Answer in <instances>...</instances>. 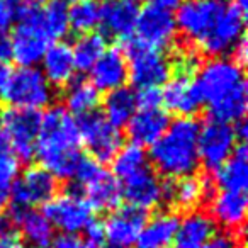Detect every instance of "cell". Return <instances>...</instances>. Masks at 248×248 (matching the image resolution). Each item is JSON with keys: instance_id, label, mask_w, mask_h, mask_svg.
Here are the masks:
<instances>
[{"instance_id": "13", "label": "cell", "mask_w": 248, "mask_h": 248, "mask_svg": "<svg viewBox=\"0 0 248 248\" xmlns=\"http://www.w3.org/2000/svg\"><path fill=\"white\" fill-rule=\"evenodd\" d=\"M135 34V39L140 45L156 49V51H163L175 43V17L169 11H163L155 5H146L141 11H138Z\"/></svg>"}, {"instance_id": "12", "label": "cell", "mask_w": 248, "mask_h": 248, "mask_svg": "<svg viewBox=\"0 0 248 248\" xmlns=\"http://www.w3.org/2000/svg\"><path fill=\"white\" fill-rule=\"evenodd\" d=\"M245 12L228 0L224 11L219 14L217 21L211 31L199 41V48L213 58H219L233 51L236 43L243 38Z\"/></svg>"}, {"instance_id": "7", "label": "cell", "mask_w": 248, "mask_h": 248, "mask_svg": "<svg viewBox=\"0 0 248 248\" xmlns=\"http://www.w3.org/2000/svg\"><path fill=\"white\" fill-rule=\"evenodd\" d=\"M43 214L51 223L53 230L56 228L63 231V234L83 233V230L93 219V211L77 189L56 194L45 204Z\"/></svg>"}, {"instance_id": "45", "label": "cell", "mask_w": 248, "mask_h": 248, "mask_svg": "<svg viewBox=\"0 0 248 248\" xmlns=\"http://www.w3.org/2000/svg\"><path fill=\"white\" fill-rule=\"evenodd\" d=\"M150 2H152L150 5H155V7H158V9L172 12V9H177L184 0H150Z\"/></svg>"}, {"instance_id": "11", "label": "cell", "mask_w": 248, "mask_h": 248, "mask_svg": "<svg viewBox=\"0 0 248 248\" xmlns=\"http://www.w3.org/2000/svg\"><path fill=\"white\" fill-rule=\"evenodd\" d=\"M238 145L236 133L233 124L223 123L217 119H209L201 126L197 150L199 162L209 170H216L233 155Z\"/></svg>"}, {"instance_id": "24", "label": "cell", "mask_w": 248, "mask_h": 248, "mask_svg": "<svg viewBox=\"0 0 248 248\" xmlns=\"http://www.w3.org/2000/svg\"><path fill=\"white\" fill-rule=\"evenodd\" d=\"M83 199L92 211L107 213L119 207L123 199L121 184L116 177L107 170L100 169L87 184H83Z\"/></svg>"}, {"instance_id": "34", "label": "cell", "mask_w": 248, "mask_h": 248, "mask_svg": "<svg viewBox=\"0 0 248 248\" xmlns=\"http://www.w3.org/2000/svg\"><path fill=\"white\" fill-rule=\"evenodd\" d=\"M99 22L100 7L92 0L80 2V4H75L68 9V26L77 34L82 36L93 32V29L99 26Z\"/></svg>"}, {"instance_id": "28", "label": "cell", "mask_w": 248, "mask_h": 248, "mask_svg": "<svg viewBox=\"0 0 248 248\" xmlns=\"http://www.w3.org/2000/svg\"><path fill=\"white\" fill-rule=\"evenodd\" d=\"M248 152L245 143H238L233 155L214 170V186L230 192H245L248 187Z\"/></svg>"}, {"instance_id": "48", "label": "cell", "mask_w": 248, "mask_h": 248, "mask_svg": "<svg viewBox=\"0 0 248 248\" xmlns=\"http://www.w3.org/2000/svg\"><path fill=\"white\" fill-rule=\"evenodd\" d=\"M5 2H7V4H11L12 5V7H17V5L19 4H22V0H5Z\"/></svg>"}, {"instance_id": "35", "label": "cell", "mask_w": 248, "mask_h": 248, "mask_svg": "<svg viewBox=\"0 0 248 248\" xmlns=\"http://www.w3.org/2000/svg\"><path fill=\"white\" fill-rule=\"evenodd\" d=\"M146 165H150V160L145 150L136 145H126L112 158V175L121 180Z\"/></svg>"}, {"instance_id": "2", "label": "cell", "mask_w": 248, "mask_h": 248, "mask_svg": "<svg viewBox=\"0 0 248 248\" xmlns=\"http://www.w3.org/2000/svg\"><path fill=\"white\" fill-rule=\"evenodd\" d=\"M34 156L56 180H73L82 160L77 121L62 106H53L41 114Z\"/></svg>"}, {"instance_id": "50", "label": "cell", "mask_w": 248, "mask_h": 248, "mask_svg": "<svg viewBox=\"0 0 248 248\" xmlns=\"http://www.w3.org/2000/svg\"><path fill=\"white\" fill-rule=\"evenodd\" d=\"M124 2H128V4H133V5H136L140 2V0H124Z\"/></svg>"}, {"instance_id": "20", "label": "cell", "mask_w": 248, "mask_h": 248, "mask_svg": "<svg viewBox=\"0 0 248 248\" xmlns=\"http://www.w3.org/2000/svg\"><path fill=\"white\" fill-rule=\"evenodd\" d=\"M89 72L92 78L90 83L99 92H112L116 89H121L126 85L129 78L126 56L117 48L106 49Z\"/></svg>"}, {"instance_id": "19", "label": "cell", "mask_w": 248, "mask_h": 248, "mask_svg": "<svg viewBox=\"0 0 248 248\" xmlns=\"http://www.w3.org/2000/svg\"><path fill=\"white\" fill-rule=\"evenodd\" d=\"M162 104L169 112L177 114L179 117H192L202 107V100L192 77L177 73L163 83Z\"/></svg>"}, {"instance_id": "1", "label": "cell", "mask_w": 248, "mask_h": 248, "mask_svg": "<svg viewBox=\"0 0 248 248\" xmlns=\"http://www.w3.org/2000/svg\"><path fill=\"white\" fill-rule=\"evenodd\" d=\"M194 80L202 104L209 109L211 119L236 124L247 114L248 87L243 66L231 58H213L199 68Z\"/></svg>"}, {"instance_id": "14", "label": "cell", "mask_w": 248, "mask_h": 248, "mask_svg": "<svg viewBox=\"0 0 248 248\" xmlns=\"http://www.w3.org/2000/svg\"><path fill=\"white\" fill-rule=\"evenodd\" d=\"M58 190V180L43 167H29L17 177L11 189L12 206L32 207L43 204L56 196Z\"/></svg>"}, {"instance_id": "31", "label": "cell", "mask_w": 248, "mask_h": 248, "mask_svg": "<svg viewBox=\"0 0 248 248\" xmlns=\"http://www.w3.org/2000/svg\"><path fill=\"white\" fill-rule=\"evenodd\" d=\"M68 9L65 0H48L39 9V21L49 41H60L68 34Z\"/></svg>"}, {"instance_id": "18", "label": "cell", "mask_w": 248, "mask_h": 248, "mask_svg": "<svg viewBox=\"0 0 248 248\" xmlns=\"http://www.w3.org/2000/svg\"><path fill=\"white\" fill-rule=\"evenodd\" d=\"M9 217L14 223L26 248H48L53 241V226L41 211L12 206Z\"/></svg>"}, {"instance_id": "36", "label": "cell", "mask_w": 248, "mask_h": 248, "mask_svg": "<svg viewBox=\"0 0 248 248\" xmlns=\"http://www.w3.org/2000/svg\"><path fill=\"white\" fill-rule=\"evenodd\" d=\"M204 248H245L243 233H231V231L214 233V236L207 241Z\"/></svg>"}, {"instance_id": "9", "label": "cell", "mask_w": 248, "mask_h": 248, "mask_svg": "<svg viewBox=\"0 0 248 248\" xmlns=\"http://www.w3.org/2000/svg\"><path fill=\"white\" fill-rule=\"evenodd\" d=\"M80 143L85 145L97 163L112 162V158L123 148V136L119 129L106 121L100 112H90L77 121Z\"/></svg>"}, {"instance_id": "23", "label": "cell", "mask_w": 248, "mask_h": 248, "mask_svg": "<svg viewBox=\"0 0 248 248\" xmlns=\"http://www.w3.org/2000/svg\"><path fill=\"white\" fill-rule=\"evenodd\" d=\"M170 117L162 109H140L126 124L128 138L131 145L136 146H153L162 135L167 131Z\"/></svg>"}, {"instance_id": "21", "label": "cell", "mask_w": 248, "mask_h": 248, "mask_svg": "<svg viewBox=\"0 0 248 248\" xmlns=\"http://www.w3.org/2000/svg\"><path fill=\"white\" fill-rule=\"evenodd\" d=\"M209 216L231 233H243L247 217V196L245 192L219 190L214 192L209 202Z\"/></svg>"}, {"instance_id": "41", "label": "cell", "mask_w": 248, "mask_h": 248, "mask_svg": "<svg viewBox=\"0 0 248 248\" xmlns=\"http://www.w3.org/2000/svg\"><path fill=\"white\" fill-rule=\"evenodd\" d=\"M48 248H87V245L77 234H62L58 238H53Z\"/></svg>"}, {"instance_id": "5", "label": "cell", "mask_w": 248, "mask_h": 248, "mask_svg": "<svg viewBox=\"0 0 248 248\" xmlns=\"http://www.w3.org/2000/svg\"><path fill=\"white\" fill-rule=\"evenodd\" d=\"M123 53L128 62V77L138 89H158L172 77V62L162 51L128 39Z\"/></svg>"}, {"instance_id": "43", "label": "cell", "mask_w": 248, "mask_h": 248, "mask_svg": "<svg viewBox=\"0 0 248 248\" xmlns=\"http://www.w3.org/2000/svg\"><path fill=\"white\" fill-rule=\"evenodd\" d=\"M0 248H26L17 231L0 236Z\"/></svg>"}, {"instance_id": "8", "label": "cell", "mask_w": 248, "mask_h": 248, "mask_svg": "<svg viewBox=\"0 0 248 248\" xmlns=\"http://www.w3.org/2000/svg\"><path fill=\"white\" fill-rule=\"evenodd\" d=\"M41 114L38 110L7 109L0 114V128L17 160L29 162L34 156Z\"/></svg>"}, {"instance_id": "32", "label": "cell", "mask_w": 248, "mask_h": 248, "mask_svg": "<svg viewBox=\"0 0 248 248\" xmlns=\"http://www.w3.org/2000/svg\"><path fill=\"white\" fill-rule=\"evenodd\" d=\"M107 49V43L100 32H89V34H82L77 43L73 45L72 53L73 60H75V66L80 72L90 70L95 62L104 55Z\"/></svg>"}, {"instance_id": "46", "label": "cell", "mask_w": 248, "mask_h": 248, "mask_svg": "<svg viewBox=\"0 0 248 248\" xmlns=\"http://www.w3.org/2000/svg\"><path fill=\"white\" fill-rule=\"evenodd\" d=\"M9 75H11V70H9L7 65H0V95L4 92L5 85H7Z\"/></svg>"}, {"instance_id": "39", "label": "cell", "mask_w": 248, "mask_h": 248, "mask_svg": "<svg viewBox=\"0 0 248 248\" xmlns=\"http://www.w3.org/2000/svg\"><path fill=\"white\" fill-rule=\"evenodd\" d=\"M136 106L140 109H160L162 106V90L140 89L136 93Z\"/></svg>"}, {"instance_id": "29", "label": "cell", "mask_w": 248, "mask_h": 248, "mask_svg": "<svg viewBox=\"0 0 248 248\" xmlns=\"http://www.w3.org/2000/svg\"><path fill=\"white\" fill-rule=\"evenodd\" d=\"M136 110H138L136 93L129 87H121L112 92H107L106 99H104L102 116L116 129L124 128L129 123V119L135 116Z\"/></svg>"}, {"instance_id": "44", "label": "cell", "mask_w": 248, "mask_h": 248, "mask_svg": "<svg viewBox=\"0 0 248 248\" xmlns=\"http://www.w3.org/2000/svg\"><path fill=\"white\" fill-rule=\"evenodd\" d=\"M233 58L231 60H234V62L238 63L240 66H243V63L247 62V56H248V51H247V39H245V36L240 39V41L236 43V46L233 48Z\"/></svg>"}, {"instance_id": "25", "label": "cell", "mask_w": 248, "mask_h": 248, "mask_svg": "<svg viewBox=\"0 0 248 248\" xmlns=\"http://www.w3.org/2000/svg\"><path fill=\"white\" fill-rule=\"evenodd\" d=\"M75 60L72 46L56 41L48 46L41 60V73L51 87H66L75 78Z\"/></svg>"}, {"instance_id": "38", "label": "cell", "mask_w": 248, "mask_h": 248, "mask_svg": "<svg viewBox=\"0 0 248 248\" xmlns=\"http://www.w3.org/2000/svg\"><path fill=\"white\" fill-rule=\"evenodd\" d=\"M85 238H82L87 248H104L106 247V233H104V224L100 221L92 219L89 226L83 230Z\"/></svg>"}, {"instance_id": "30", "label": "cell", "mask_w": 248, "mask_h": 248, "mask_svg": "<svg viewBox=\"0 0 248 248\" xmlns=\"http://www.w3.org/2000/svg\"><path fill=\"white\" fill-rule=\"evenodd\" d=\"M63 100H65V110L82 117L85 114L95 112L97 106L100 104V92L89 80L73 78L65 87Z\"/></svg>"}, {"instance_id": "42", "label": "cell", "mask_w": 248, "mask_h": 248, "mask_svg": "<svg viewBox=\"0 0 248 248\" xmlns=\"http://www.w3.org/2000/svg\"><path fill=\"white\" fill-rule=\"evenodd\" d=\"M12 60V41L7 34H0V65H7Z\"/></svg>"}, {"instance_id": "37", "label": "cell", "mask_w": 248, "mask_h": 248, "mask_svg": "<svg viewBox=\"0 0 248 248\" xmlns=\"http://www.w3.org/2000/svg\"><path fill=\"white\" fill-rule=\"evenodd\" d=\"M173 66H175V70H177V75L194 77L199 72V58H197V55L194 51L180 53L175 62H173L172 68Z\"/></svg>"}, {"instance_id": "26", "label": "cell", "mask_w": 248, "mask_h": 248, "mask_svg": "<svg viewBox=\"0 0 248 248\" xmlns=\"http://www.w3.org/2000/svg\"><path fill=\"white\" fill-rule=\"evenodd\" d=\"M216 233V223L206 211H190L184 216L173 238V248H204Z\"/></svg>"}, {"instance_id": "33", "label": "cell", "mask_w": 248, "mask_h": 248, "mask_svg": "<svg viewBox=\"0 0 248 248\" xmlns=\"http://www.w3.org/2000/svg\"><path fill=\"white\" fill-rule=\"evenodd\" d=\"M19 177V160L14 156L7 140L0 133V207L11 196V189Z\"/></svg>"}, {"instance_id": "47", "label": "cell", "mask_w": 248, "mask_h": 248, "mask_svg": "<svg viewBox=\"0 0 248 248\" xmlns=\"http://www.w3.org/2000/svg\"><path fill=\"white\" fill-rule=\"evenodd\" d=\"M22 2H26V5L31 9H41L48 0H22Z\"/></svg>"}, {"instance_id": "16", "label": "cell", "mask_w": 248, "mask_h": 248, "mask_svg": "<svg viewBox=\"0 0 248 248\" xmlns=\"http://www.w3.org/2000/svg\"><path fill=\"white\" fill-rule=\"evenodd\" d=\"M123 197L128 201V206L138 207L141 211L155 209L162 202L163 182L160 180L158 173L146 165L136 172L129 173L128 177L119 180Z\"/></svg>"}, {"instance_id": "17", "label": "cell", "mask_w": 248, "mask_h": 248, "mask_svg": "<svg viewBox=\"0 0 248 248\" xmlns=\"http://www.w3.org/2000/svg\"><path fill=\"white\" fill-rule=\"evenodd\" d=\"M146 213L138 207L123 206L110 211L104 224L106 241L112 245V248H129L136 245L140 233L146 223Z\"/></svg>"}, {"instance_id": "6", "label": "cell", "mask_w": 248, "mask_h": 248, "mask_svg": "<svg viewBox=\"0 0 248 248\" xmlns=\"http://www.w3.org/2000/svg\"><path fill=\"white\" fill-rule=\"evenodd\" d=\"M12 41V60L19 66L31 68L41 63L46 49L49 46V38L39 21V9L24 7L19 12L17 26L14 29Z\"/></svg>"}, {"instance_id": "27", "label": "cell", "mask_w": 248, "mask_h": 248, "mask_svg": "<svg viewBox=\"0 0 248 248\" xmlns=\"http://www.w3.org/2000/svg\"><path fill=\"white\" fill-rule=\"evenodd\" d=\"M180 217L173 211H163L146 219L136 248H169L173 243Z\"/></svg>"}, {"instance_id": "22", "label": "cell", "mask_w": 248, "mask_h": 248, "mask_svg": "<svg viewBox=\"0 0 248 248\" xmlns=\"http://www.w3.org/2000/svg\"><path fill=\"white\" fill-rule=\"evenodd\" d=\"M136 17H138V9L136 5L128 4L124 0H107L100 7V22L102 28L100 34L104 38L114 39H131V34L135 32Z\"/></svg>"}, {"instance_id": "10", "label": "cell", "mask_w": 248, "mask_h": 248, "mask_svg": "<svg viewBox=\"0 0 248 248\" xmlns=\"http://www.w3.org/2000/svg\"><path fill=\"white\" fill-rule=\"evenodd\" d=\"M228 0H184L177 7V32L189 41H199L211 31L219 14L224 11Z\"/></svg>"}, {"instance_id": "15", "label": "cell", "mask_w": 248, "mask_h": 248, "mask_svg": "<svg viewBox=\"0 0 248 248\" xmlns=\"http://www.w3.org/2000/svg\"><path fill=\"white\" fill-rule=\"evenodd\" d=\"M214 182L207 177L187 175L182 179L167 180L163 182V194L162 202H167L170 206L182 211H196L202 202H209L214 196Z\"/></svg>"}, {"instance_id": "49", "label": "cell", "mask_w": 248, "mask_h": 248, "mask_svg": "<svg viewBox=\"0 0 248 248\" xmlns=\"http://www.w3.org/2000/svg\"><path fill=\"white\" fill-rule=\"evenodd\" d=\"M66 4H72V5H75V4H80V2H85V0H65Z\"/></svg>"}, {"instance_id": "3", "label": "cell", "mask_w": 248, "mask_h": 248, "mask_svg": "<svg viewBox=\"0 0 248 248\" xmlns=\"http://www.w3.org/2000/svg\"><path fill=\"white\" fill-rule=\"evenodd\" d=\"M201 124L194 117H177L169 124L162 138L150 146L148 160L156 173L170 180L194 175L199 167Z\"/></svg>"}, {"instance_id": "4", "label": "cell", "mask_w": 248, "mask_h": 248, "mask_svg": "<svg viewBox=\"0 0 248 248\" xmlns=\"http://www.w3.org/2000/svg\"><path fill=\"white\" fill-rule=\"evenodd\" d=\"M2 97L12 109L39 110L51 104L53 87L45 78L41 70L36 66H21L16 72H11Z\"/></svg>"}, {"instance_id": "40", "label": "cell", "mask_w": 248, "mask_h": 248, "mask_svg": "<svg viewBox=\"0 0 248 248\" xmlns=\"http://www.w3.org/2000/svg\"><path fill=\"white\" fill-rule=\"evenodd\" d=\"M16 21V9L11 4H7L5 0H0V34L11 29V26Z\"/></svg>"}]
</instances>
